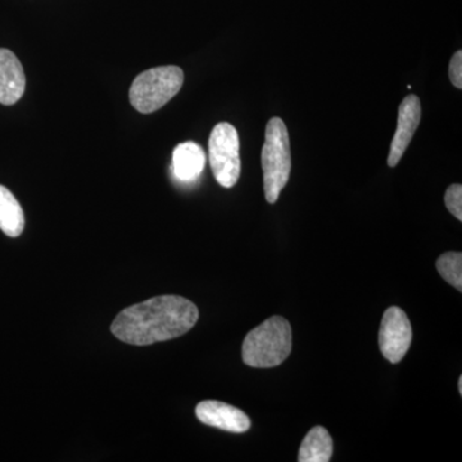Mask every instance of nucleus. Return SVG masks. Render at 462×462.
I'll list each match as a JSON object with an SVG mask.
<instances>
[{"instance_id":"ddd939ff","label":"nucleus","mask_w":462,"mask_h":462,"mask_svg":"<svg viewBox=\"0 0 462 462\" xmlns=\"http://www.w3.org/2000/svg\"><path fill=\"white\" fill-rule=\"evenodd\" d=\"M438 273L452 287L462 291V254L460 252H446L436 263Z\"/></svg>"},{"instance_id":"6e6552de","label":"nucleus","mask_w":462,"mask_h":462,"mask_svg":"<svg viewBox=\"0 0 462 462\" xmlns=\"http://www.w3.org/2000/svg\"><path fill=\"white\" fill-rule=\"evenodd\" d=\"M196 415L203 424L230 433H245L251 428V420L242 410L220 401H203L197 404Z\"/></svg>"},{"instance_id":"9b49d317","label":"nucleus","mask_w":462,"mask_h":462,"mask_svg":"<svg viewBox=\"0 0 462 462\" xmlns=\"http://www.w3.org/2000/svg\"><path fill=\"white\" fill-rule=\"evenodd\" d=\"M333 439L324 427H315L307 433L300 445L298 461L328 462L333 456Z\"/></svg>"},{"instance_id":"1a4fd4ad","label":"nucleus","mask_w":462,"mask_h":462,"mask_svg":"<svg viewBox=\"0 0 462 462\" xmlns=\"http://www.w3.org/2000/svg\"><path fill=\"white\" fill-rule=\"evenodd\" d=\"M26 76L14 51L0 50V103L12 106L23 98Z\"/></svg>"},{"instance_id":"dca6fc26","label":"nucleus","mask_w":462,"mask_h":462,"mask_svg":"<svg viewBox=\"0 0 462 462\" xmlns=\"http://www.w3.org/2000/svg\"><path fill=\"white\" fill-rule=\"evenodd\" d=\"M458 391H460V394H462V376L458 379Z\"/></svg>"},{"instance_id":"7ed1b4c3","label":"nucleus","mask_w":462,"mask_h":462,"mask_svg":"<svg viewBox=\"0 0 462 462\" xmlns=\"http://www.w3.org/2000/svg\"><path fill=\"white\" fill-rule=\"evenodd\" d=\"M264 197L269 203L278 200L289 180L291 170V142L284 121L273 117L267 123L261 152Z\"/></svg>"},{"instance_id":"f257e3e1","label":"nucleus","mask_w":462,"mask_h":462,"mask_svg":"<svg viewBox=\"0 0 462 462\" xmlns=\"http://www.w3.org/2000/svg\"><path fill=\"white\" fill-rule=\"evenodd\" d=\"M199 319V309L187 298L160 296L125 309L111 331L127 345L149 346L184 336Z\"/></svg>"},{"instance_id":"423d86ee","label":"nucleus","mask_w":462,"mask_h":462,"mask_svg":"<svg viewBox=\"0 0 462 462\" xmlns=\"http://www.w3.org/2000/svg\"><path fill=\"white\" fill-rule=\"evenodd\" d=\"M412 342V327L406 312L400 307H389L380 324L379 346L389 363L402 361Z\"/></svg>"},{"instance_id":"2eb2a0df","label":"nucleus","mask_w":462,"mask_h":462,"mask_svg":"<svg viewBox=\"0 0 462 462\" xmlns=\"http://www.w3.org/2000/svg\"><path fill=\"white\" fill-rule=\"evenodd\" d=\"M449 80L457 89H462V51H457L449 62Z\"/></svg>"},{"instance_id":"4468645a","label":"nucleus","mask_w":462,"mask_h":462,"mask_svg":"<svg viewBox=\"0 0 462 462\" xmlns=\"http://www.w3.org/2000/svg\"><path fill=\"white\" fill-rule=\"evenodd\" d=\"M445 205L447 209L462 221V187L460 184H454L446 190Z\"/></svg>"},{"instance_id":"39448f33","label":"nucleus","mask_w":462,"mask_h":462,"mask_svg":"<svg viewBox=\"0 0 462 462\" xmlns=\"http://www.w3.org/2000/svg\"><path fill=\"white\" fill-rule=\"evenodd\" d=\"M239 151V135L236 127L227 123L216 125L208 141L209 165L216 181L227 189L239 180L242 170Z\"/></svg>"},{"instance_id":"f03ea898","label":"nucleus","mask_w":462,"mask_h":462,"mask_svg":"<svg viewBox=\"0 0 462 462\" xmlns=\"http://www.w3.org/2000/svg\"><path fill=\"white\" fill-rule=\"evenodd\" d=\"M291 346V324L282 316H273L245 337L242 346L243 361L257 369L276 367L287 360Z\"/></svg>"},{"instance_id":"f8f14e48","label":"nucleus","mask_w":462,"mask_h":462,"mask_svg":"<svg viewBox=\"0 0 462 462\" xmlns=\"http://www.w3.org/2000/svg\"><path fill=\"white\" fill-rule=\"evenodd\" d=\"M25 229V215L16 197L0 185V230L11 238H17Z\"/></svg>"},{"instance_id":"9d476101","label":"nucleus","mask_w":462,"mask_h":462,"mask_svg":"<svg viewBox=\"0 0 462 462\" xmlns=\"http://www.w3.org/2000/svg\"><path fill=\"white\" fill-rule=\"evenodd\" d=\"M206 154L202 147L194 142L179 144L173 151L172 165L176 178L181 181H193L205 169Z\"/></svg>"},{"instance_id":"20e7f679","label":"nucleus","mask_w":462,"mask_h":462,"mask_svg":"<svg viewBox=\"0 0 462 462\" xmlns=\"http://www.w3.org/2000/svg\"><path fill=\"white\" fill-rule=\"evenodd\" d=\"M184 72L178 66H161L136 76L130 88V103L141 114L162 108L180 91Z\"/></svg>"},{"instance_id":"0eeeda50","label":"nucleus","mask_w":462,"mask_h":462,"mask_svg":"<svg viewBox=\"0 0 462 462\" xmlns=\"http://www.w3.org/2000/svg\"><path fill=\"white\" fill-rule=\"evenodd\" d=\"M421 103L418 97L410 94L398 108L397 130L394 133L389 151L388 166L396 167L409 148L413 134L418 130L421 121Z\"/></svg>"}]
</instances>
